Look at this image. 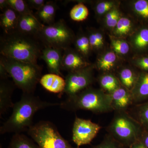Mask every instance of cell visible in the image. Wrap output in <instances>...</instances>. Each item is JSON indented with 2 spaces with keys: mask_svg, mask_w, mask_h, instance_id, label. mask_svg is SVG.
<instances>
[{
  "mask_svg": "<svg viewBox=\"0 0 148 148\" xmlns=\"http://www.w3.org/2000/svg\"><path fill=\"white\" fill-rule=\"evenodd\" d=\"M20 14L8 5L2 11L0 15V25L5 35L9 34L17 31Z\"/></svg>",
  "mask_w": 148,
  "mask_h": 148,
  "instance_id": "13",
  "label": "cell"
},
{
  "mask_svg": "<svg viewBox=\"0 0 148 148\" xmlns=\"http://www.w3.org/2000/svg\"><path fill=\"white\" fill-rule=\"evenodd\" d=\"M113 6L114 3L112 2H102L97 5L95 10L98 14L101 15L110 10Z\"/></svg>",
  "mask_w": 148,
  "mask_h": 148,
  "instance_id": "34",
  "label": "cell"
},
{
  "mask_svg": "<svg viewBox=\"0 0 148 148\" xmlns=\"http://www.w3.org/2000/svg\"><path fill=\"white\" fill-rule=\"evenodd\" d=\"M137 66L142 71L148 72V55H144L139 57L136 61Z\"/></svg>",
  "mask_w": 148,
  "mask_h": 148,
  "instance_id": "35",
  "label": "cell"
},
{
  "mask_svg": "<svg viewBox=\"0 0 148 148\" xmlns=\"http://www.w3.org/2000/svg\"><path fill=\"white\" fill-rule=\"evenodd\" d=\"M27 2L32 9L38 11L44 5L47 1L44 0H28Z\"/></svg>",
  "mask_w": 148,
  "mask_h": 148,
  "instance_id": "36",
  "label": "cell"
},
{
  "mask_svg": "<svg viewBox=\"0 0 148 148\" xmlns=\"http://www.w3.org/2000/svg\"><path fill=\"white\" fill-rule=\"evenodd\" d=\"M14 85L8 78L1 79L0 81V115L5 113L10 108L13 107L12 95Z\"/></svg>",
  "mask_w": 148,
  "mask_h": 148,
  "instance_id": "16",
  "label": "cell"
},
{
  "mask_svg": "<svg viewBox=\"0 0 148 148\" xmlns=\"http://www.w3.org/2000/svg\"><path fill=\"white\" fill-rule=\"evenodd\" d=\"M125 147L117 142L110 135L107 136L99 145L91 148H125Z\"/></svg>",
  "mask_w": 148,
  "mask_h": 148,
  "instance_id": "30",
  "label": "cell"
},
{
  "mask_svg": "<svg viewBox=\"0 0 148 148\" xmlns=\"http://www.w3.org/2000/svg\"><path fill=\"white\" fill-rule=\"evenodd\" d=\"M61 108L69 111L86 110L105 113L113 110L111 95L98 89L86 88L60 103Z\"/></svg>",
  "mask_w": 148,
  "mask_h": 148,
  "instance_id": "4",
  "label": "cell"
},
{
  "mask_svg": "<svg viewBox=\"0 0 148 148\" xmlns=\"http://www.w3.org/2000/svg\"><path fill=\"white\" fill-rule=\"evenodd\" d=\"M8 148H40L33 140L26 135L16 133L12 138Z\"/></svg>",
  "mask_w": 148,
  "mask_h": 148,
  "instance_id": "20",
  "label": "cell"
},
{
  "mask_svg": "<svg viewBox=\"0 0 148 148\" xmlns=\"http://www.w3.org/2000/svg\"><path fill=\"white\" fill-rule=\"evenodd\" d=\"M140 140L145 146L148 148V130H144Z\"/></svg>",
  "mask_w": 148,
  "mask_h": 148,
  "instance_id": "37",
  "label": "cell"
},
{
  "mask_svg": "<svg viewBox=\"0 0 148 148\" xmlns=\"http://www.w3.org/2000/svg\"><path fill=\"white\" fill-rule=\"evenodd\" d=\"M132 27L131 21L126 17L120 18L115 30V34L117 36L126 35L130 31Z\"/></svg>",
  "mask_w": 148,
  "mask_h": 148,
  "instance_id": "29",
  "label": "cell"
},
{
  "mask_svg": "<svg viewBox=\"0 0 148 148\" xmlns=\"http://www.w3.org/2000/svg\"><path fill=\"white\" fill-rule=\"evenodd\" d=\"M75 46L78 51L84 56H87L90 53V45L88 37L80 35L75 40Z\"/></svg>",
  "mask_w": 148,
  "mask_h": 148,
  "instance_id": "27",
  "label": "cell"
},
{
  "mask_svg": "<svg viewBox=\"0 0 148 148\" xmlns=\"http://www.w3.org/2000/svg\"><path fill=\"white\" fill-rule=\"evenodd\" d=\"M36 37L45 47L64 50L73 41V35L65 21L60 19L51 25H44Z\"/></svg>",
  "mask_w": 148,
  "mask_h": 148,
  "instance_id": "7",
  "label": "cell"
},
{
  "mask_svg": "<svg viewBox=\"0 0 148 148\" xmlns=\"http://www.w3.org/2000/svg\"><path fill=\"white\" fill-rule=\"evenodd\" d=\"M100 82L103 89L110 94L120 86L119 82L116 78L111 74H107L101 77Z\"/></svg>",
  "mask_w": 148,
  "mask_h": 148,
  "instance_id": "22",
  "label": "cell"
},
{
  "mask_svg": "<svg viewBox=\"0 0 148 148\" xmlns=\"http://www.w3.org/2000/svg\"><path fill=\"white\" fill-rule=\"evenodd\" d=\"M135 47L140 52H148V25L146 24L139 29L133 40Z\"/></svg>",
  "mask_w": 148,
  "mask_h": 148,
  "instance_id": "19",
  "label": "cell"
},
{
  "mask_svg": "<svg viewBox=\"0 0 148 148\" xmlns=\"http://www.w3.org/2000/svg\"><path fill=\"white\" fill-rule=\"evenodd\" d=\"M113 110L124 111L133 102L131 91L120 86L110 94Z\"/></svg>",
  "mask_w": 148,
  "mask_h": 148,
  "instance_id": "14",
  "label": "cell"
},
{
  "mask_svg": "<svg viewBox=\"0 0 148 148\" xmlns=\"http://www.w3.org/2000/svg\"></svg>",
  "mask_w": 148,
  "mask_h": 148,
  "instance_id": "40",
  "label": "cell"
},
{
  "mask_svg": "<svg viewBox=\"0 0 148 148\" xmlns=\"http://www.w3.org/2000/svg\"><path fill=\"white\" fill-rule=\"evenodd\" d=\"M131 92L135 103L140 104L148 101V72L142 71L139 74Z\"/></svg>",
  "mask_w": 148,
  "mask_h": 148,
  "instance_id": "15",
  "label": "cell"
},
{
  "mask_svg": "<svg viewBox=\"0 0 148 148\" xmlns=\"http://www.w3.org/2000/svg\"><path fill=\"white\" fill-rule=\"evenodd\" d=\"M112 46L114 50L121 54H125L129 51L130 47L128 44L124 40H114L112 42Z\"/></svg>",
  "mask_w": 148,
  "mask_h": 148,
  "instance_id": "31",
  "label": "cell"
},
{
  "mask_svg": "<svg viewBox=\"0 0 148 148\" xmlns=\"http://www.w3.org/2000/svg\"><path fill=\"white\" fill-rule=\"evenodd\" d=\"M0 66L23 92L34 93L42 77V68L38 64L23 62L1 55Z\"/></svg>",
  "mask_w": 148,
  "mask_h": 148,
  "instance_id": "3",
  "label": "cell"
},
{
  "mask_svg": "<svg viewBox=\"0 0 148 148\" xmlns=\"http://www.w3.org/2000/svg\"><path fill=\"white\" fill-rule=\"evenodd\" d=\"M119 76L121 82L124 87L131 91L135 86L138 75L137 76L130 69H125L122 70Z\"/></svg>",
  "mask_w": 148,
  "mask_h": 148,
  "instance_id": "21",
  "label": "cell"
},
{
  "mask_svg": "<svg viewBox=\"0 0 148 148\" xmlns=\"http://www.w3.org/2000/svg\"><path fill=\"white\" fill-rule=\"evenodd\" d=\"M66 86L63 92L68 97H72L87 88L92 81L90 67L69 72L65 78Z\"/></svg>",
  "mask_w": 148,
  "mask_h": 148,
  "instance_id": "8",
  "label": "cell"
},
{
  "mask_svg": "<svg viewBox=\"0 0 148 148\" xmlns=\"http://www.w3.org/2000/svg\"><path fill=\"white\" fill-rule=\"evenodd\" d=\"M87 8L82 3L74 6L70 12V16L72 20L76 21H81L85 20L88 15Z\"/></svg>",
  "mask_w": 148,
  "mask_h": 148,
  "instance_id": "24",
  "label": "cell"
},
{
  "mask_svg": "<svg viewBox=\"0 0 148 148\" xmlns=\"http://www.w3.org/2000/svg\"><path fill=\"white\" fill-rule=\"evenodd\" d=\"M40 83L46 90L53 93L63 92L66 86V81L63 77L55 74L44 75Z\"/></svg>",
  "mask_w": 148,
  "mask_h": 148,
  "instance_id": "17",
  "label": "cell"
},
{
  "mask_svg": "<svg viewBox=\"0 0 148 148\" xmlns=\"http://www.w3.org/2000/svg\"><path fill=\"white\" fill-rule=\"evenodd\" d=\"M90 47L92 48H98L103 45V36L98 32H92L88 37Z\"/></svg>",
  "mask_w": 148,
  "mask_h": 148,
  "instance_id": "33",
  "label": "cell"
},
{
  "mask_svg": "<svg viewBox=\"0 0 148 148\" xmlns=\"http://www.w3.org/2000/svg\"><path fill=\"white\" fill-rule=\"evenodd\" d=\"M58 6L53 1H47L39 10L37 11L35 16L44 25H51L54 23V19Z\"/></svg>",
  "mask_w": 148,
  "mask_h": 148,
  "instance_id": "18",
  "label": "cell"
},
{
  "mask_svg": "<svg viewBox=\"0 0 148 148\" xmlns=\"http://www.w3.org/2000/svg\"><path fill=\"white\" fill-rule=\"evenodd\" d=\"M27 132L40 148H74L50 122L40 121L32 125Z\"/></svg>",
  "mask_w": 148,
  "mask_h": 148,
  "instance_id": "6",
  "label": "cell"
},
{
  "mask_svg": "<svg viewBox=\"0 0 148 148\" xmlns=\"http://www.w3.org/2000/svg\"><path fill=\"white\" fill-rule=\"evenodd\" d=\"M101 129L99 125L89 120L76 117L73 126V141L78 147L88 145L95 138Z\"/></svg>",
  "mask_w": 148,
  "mask_h": 148,
  "instance_id": "9",
  "label": "cell"
},
{
  "mask_svg": "<svg viewBox=\"0 0 148 148\" xmlns=\"http://www.w3.org/2000/svg\"><path fill=\"white\" fill-rule=\"evenodd\" d=\"M35 37L16 32L1 38V55L27 63L37 64L42 49Z\"/></svg>",
  "mask_w": 148,
  "mask_h": 148,
  "instance_id": "2",
  "label": "cell"
},
{
  "mask_svg": "<svg viewBox=\"0 0 148 148\" xmlns=\"http://www.w3.org/2000/svg\"><path fill=\"white\" fill-rule=\"evenodd\" d=\"M61 62V70L69 72L80 70L88 66V64L79 52L69 49H64Z\"/></svg>",
  "mask_w": 148,
  "mask_h": 148,
  "instance_id": "11",
  "label": "cell"
},
{
  "mask_svg": "<svg viewBox=\"0 0 148 148\" xmlns=\"http://www.w3.org/2000/svg\"><path fill=\"white\" fill-rule=\"evenodd\" d=\"M44 25L35 15H20L16 31L36 37Z\"/></svg>",
  "mask_w": 148,
  "mask_h": 148,
  "instance_id": "12",
  "label": "cell"
},
{
  "mask_svg": "<svg viewBox=\"0 0 148 148\" xmlns=\"http://www.w3.org/2000/svg\"><path fill=\"white\" fill-rule=\"evenodd\" d=\"M8 5L20 15H35L27 1L23 0H7Z\"/></svg>",
  "mask_w": 148,
  "mask_h": 148,
  "instance_id": "25",
  "label": "cell"
},
{
  "mask_svg": "<svg viewBox=\"0 0 148 148\" xmlns=\"http://www.w3.org/2000/svg\"><path fill=\"white\" fill-rule=\"evenodd\" d=\"M60 103L42 101L34 93L23 92L21 99L14 104L9 118L1 126L0 133H20L28 130L32 125L35 114L40 110L56 106Z\"/></svg>",
  "mask_w": 148,
  "mask_h": 148,
  "instance_id": "1",
  "label": "cell"
},
{
  "mask_svg": "<svg viewBox=\"0 0 148 148\" xmlns=\"http://www.w3.org/2000/svg\"><path fill=\"white\" fill-rule=\"evenodd\" d=\"M134 10L142 20L148 25V0H138L134 4Z\"/></svg>",
  "mask_w": 148,
  "mask_h": 148,
  "instance_id": "28",
  "label": "cell"
},
{
  "mask_svg": "<svg viewBox=\"0 0 148 148\" xmlns=\"http://www.w3.org/2000/svg\"><path fill=\"white\" fill-rule=\"evenodd\" d=\"M108 131L114 140L129 148L140 140L144 129L136 119L124 111H118L109 126Z\"/></svg>",
  "mask_w": 148,
  "mask_h": 148,
  "instance_id": "5",
  "label": "cell"
},
{
  "mask_svg": "<svg viewBox=\"0 0 148 148\" xmlns=\"http://www.w3.org/2000/svg\"><path fill=\"white\" fill-rule=\"evenodd\" d=\"M120 18V13L117 10H111L106 14V24L110 28L116 27Z\"/></svg>",
  "mask_w": 148,
  "mask_h": 148,
  "instance_id": "32",
  "label": "cell"
},
{
  "mask_svg": "<svg viewBox=\"0 0 148 148\" xmlns=\"http://www.w3.org/2000/svg\"><path fill=\"white\" fill-rule=\"evenodd\" d=\"M136 120L144 130H148V101L140 103L136 107Z\"/></svg>",
  "mask_w": 148,
  "mask_h": 148,
  "instance_id": "23",
  "label": "cell"
},
{
  "mask_svg": "<svg viewBox=\"0 0 148 148\" xmlns=\"http://www.w3.org/2000/svg\"><path fill=\"white\" fill-rule=\"evenodd\" d=\"M62 49L45 47L42 49L40 58L45 61L49 73L56 74L63 77L61 72Z\"/></svg>",
  "mask_w": 148,
  "mask_h": 148,
  "instance_id": "10",
  "label": "cell"
},
{
  "mask_svg": "<svg viewBox=\"0 0 148 148\" xmlns=\"http://www.w3.org/2000/svg\"><path fill=\"white\" fill-rule=\"evenodd\" d=\"M8 6L7 0H1L0 1V9L2 11Z\"/></svg>",
  "mask_w": 148,
  "mask_h": 148,
  "instance_id": "39",
  "label": "cell"
},
{
  "mask_svg": "<svg viewBox=\"0 0 148 148\" xmlns=\"http://www.w3.org/2000/svg\"><path fill=\"white\" fill-rule=\"evenodd\" d=\"M116 59V55L114 52H107L98 60V69L104 71H110L114 67Z\"/></svg>",
  "mask_w": 148,
  "mask_h": 148,
  "instance_id": "26",
  "label": "cell"
},
{
  "mask_svg": "<svg viewBox=\"0 0 148 148\" xmlns=\"http://www.w3.org/2000/svg\"><path fill=\"white\" fill-rule=\"evenodd\" d=\"M129 148H147L140 140L134 143Z\"/></svg>",
  "mask_w": 148,
  "mask_h": 148,
  "instance_id": "38",
  "label": "cell"
}]
</instances>
